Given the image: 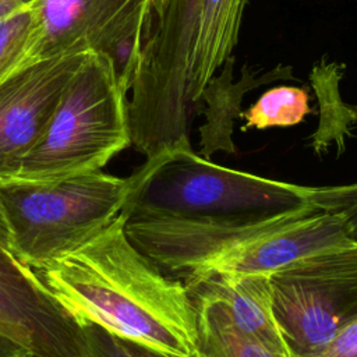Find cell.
Here are the masks:
<instances>
[{"mask_svg":"<svg viewBox=\"0 0 357 357\" xmlns=\"http://www.w3.org/2000/svg\"><path fill=\"white\" fill-rule=\"evenodd\" d=\"M350 238L354 237L344 212L308 211L208 259L181 280L208 275H271L315 251Z\"/></svg>","mask_w":357,"mask_h":357,"instance_id":"30bf717a","label":"cell"},{"mask_svg":"<svg viewBox=\"0 0 357 357\" xmlns=\"http://www.w3.org/2000/svg\"><path fill=\"white\" fill-rule=\"evenodd\" d=\"M331 187H307L223 167L180 148L128 177L124 219L198 226L257 225L291 213L329 209Z\"/></svg>","mask_w":357,"mask_h":357,"instance_id":"7a4b0ae2","label":"cell"},{"mask_svg":"<svg viewBox=\"0 0 357 357\" xmlns=\"http://www.w3.org/2000/svg\"><path fill=\"white\" fill-rule=\"evenodd\" d=\"M85 56L42 57L0 82V185L17 180Z\"/></svg>","mask_w":357,"mask_h":357,"instance_id":"ba28073f","label":"cell"},{"mask_svg":"<svg viewBox=\"0 0 357 357\" xmlns=\"http://www.w3.org/2000/svg\"><path fill=\"white\" fill-rule=\"evenodd\" d=\"M127 191L128 177L102 170L1 184L11 252L35 271L79 250L120 215Z\"/></svg>","mask_w":357,"mask_h":357,"instance_id":"3957f363","label":"cell"},{"mask_svg":"<svg viewBox=\"0 0 357 357\" xmlns=\"http://www.w3.org/2000/svg\"><path fill=\"white\" fill-rule=\"evenodd\" d=\"M248 0H197L190 43L173 109V151L192 148V120L204 107L208 85L237 45Z\"/></svg>","mask_w":357,"mask_h":357,"instance_id":"8fae6325","label":"cell"},{"mask_svg":"<svg viewBox=\"0 0 357 357\" xmlns=\"http://www.w3.org/2000/svg\"><path fill=\"white\" fill-rule=\"evenodd\" d=\"M339 187L337 209L347 215L353 237L357 240V183Z\"/></svg>","mask_w":357,"mask_h":357,"instance_id":"ac0fdd59","label":"cell"},{"mask_svg":"<svg viewBox=\"0 0 357 357\" xmlns=\"http://www.w3.org/2000/svg\"><path fill=\"white\" fill-rule=\"evenodd\" d=\"M315 357H357V321L335 335Z\"/></svg>","mask_w":357,"mask_h":357,"instance_id":"e0dca14e","label":"cell"},{"mask_svg":"<svg viewBox=\"0 0 357 357\" xmlns=\"http://www.w3.org/2000/svg\"><path fill=\"white\" fill-rule=\"evenodd\" d=\"M273 311L293 357H315L357 321V240L315 251L269 275Z\"/></svg>","mask_w":357,"mask_h":357,"instance_id":"5b68a950","label":"cell"},{"mask_svg":"<svg viewBox=\"0 0 357 357\" xmlns=\"http://www.w3.org/2000/svg\"><path fill=\"white\" fill-rule=\"evenodd\" d=\"M39 42L40 25L35 4L0 20V82L40 59Z\"/></svg>","mask_w":357,"mask_h":357,"instance_id":"5bb4252c","label":"cell"},{"mask_svg":"<svg viewBox=\"0 0 357 357\" xmlns=\"http://www.w3.org/2000/svg\"><path fill=\"white\" fill-rule=\"evenodd\" d=\"M188 293L197 312V357H290L241 331L219 298Z\"/></svg>","mask_w":357,"mask_h":357,"instance_id":"4fadbf2b","label":"cell"},{"mask_svg":"<svg viewBox=\"0 0 357 357\" xmlns=\"http://www.w3.org/2000/svg\"><path fill=\"white\" fill-rule=\"evenodd\" d=\"M0 357H33V356L26 347L10 339L8 336L0 333Z\"/></svg>","mask_w":357,"mask_h":357,"instance_id":"d6986e66","label":"cell"},{"mask_svg":"<svg viewBox=\"0 0 357 357\" xmlns=\"http://www.w3.org/2000/svg\"><path fill=\"white\" fill-rule=\"evenodd\" d=\"M197 0H165L127 98L131 145L146 159L173 151V109Z\"/></svg>","mask_w":357,"mask_h":357,"instance_id":"52a82bcc","label":"cell"},{"mask_svg":"<svg viewBox=\"0 0 357 357\" xmlns=\"http://www.w3.org/2000/svg\"><path fill=\"white\" fill-rule=\"evenodd\" d=\"M33 272L77 322L174 357H197V312L187 286L134 247L121 215L79 250Z\"/></svg>","mask_w":357,"mask_h":357,"instance_id":"6da1fadb","label":"cell"},{"mask_svg":"<svg viewBox=\"0 0 357 357\" xmlns=\"http://www.w3.org/2000/svg\"><path fill=\"white\" fill-rule=\"evenodd\" d=\"M127 98L109 57L86 53L17 180L52 181L102 170L131 145Z\"/></svg>","mask_w":357,"mask_h":357,"instance_id":"277c9868","label":"cell"},{"mask_svg":"<svg viewBox=\"0 0 357 357\" xmlns=\"http://www.w3.org/2000/svg\"><path fill=\"white\" fill-rule=\"evenodd\" d=\"M0 245L4 247L6 250L11 251V237H10V230L4 218V213L0 206Z\"/></svg>","mask_w":357,"mask_h":357,"instance_id":"44dd1931","label":"cell"},{"mask_svg":"<svg viewBox=\"0 0 357 357\" xmlns=\"http://www.w3.org/2000/svg\"><path fill=\"white\" fill-rule=\"evenodd\" d=\"M311 112L310 96L304 88L275 86L265 91L243 114V130H265L271 127H291L304 120Z\"/></svg>","mask_w":357,"mask_h":357,"instance_id":"9a60e30c","label":"cell"},{"mask_svg":"<svg viewBox=\"0 0 357 357\" xmlns=\"http://www.w3.org/2000/svg\"><path fill=\"white\" fill-rule=\"evenodd\" d=\"M0 333L33 357H79L78 322L57 303L33 269L0 245Z\"/></svg>","mask_w":357,"mask_h":357,"instance_id":"9c48e42d","label":"cell"},{"mask_svg":"<svg viewBox=\"0 0 357 357\" xmlns=\"http://www.w3.org/2000/svg\"><path fill=\"white\" fill-rule=\"evenodd\" d=\"M183 283L188 290L223 301L241 331L293 357L276 322L269 275H208L184 279Z\"/></svg>","mask_w":357,"mask_h":357,"instance_id":"7c38bea8","label":"cell"},{"mask_svg":"<svg viewBox=\"0 0 357 357\" xmlns=\"http://www.w3.org/2000/svg\"><path fill=\"white\" fill-rule=\"evenodd\" d=\"M36 0H0V20L18 10L31 7Z\"/></svg>","mask_w":357,"mask_h":357,"instance_id":"ffe728a7","label":"cell"},{"mask_svg":"<svg viewBox=\"0 0 357 357\" xmlns=\"http://www.w3.org/2000/svg\"><path fill=\"white\" fill-rule=\"evenodd\" d=\"M165 0H36L39 56L100 53L128 92Z\"/></svg>","mask_w":357,"mask_h":357,"instance_id":"8992f818","label":"cell"},{"mask_svg":"<svg viewBox=\"0 0 357 357\" xmlns=\"http://www.w3.org/2000/svg\"><path fill=\"white\" fill-rule=\"evenodd\" d=\"M82 333L79 357H174L117 336L91 321H78Z\"/></svg>","mask_w":357,"mask_h":357,"instance_id":"2e32d148","label":"cell"}]
</instances>
